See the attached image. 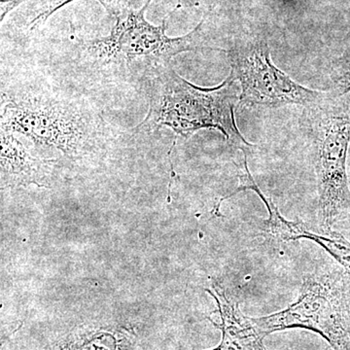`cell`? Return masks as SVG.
<instances>
[{"label": "cell", "mask_w": 350, "mask_h": 350, "mask_svg": "<svg viewBox=\"0 0 350 350\" xmlns=\"http://www.w3.org/2000/svg\"><path fill=\"white\" fill-rule=\"evenodd\" d=\"M227 53L231 75L241 88L239 105L248 107H308L325 96L295 82L273 64L268 43L262 39L241 41Z\"/></svg>", "instance_id": "obj_6"}, {"label": "cell", "mask_w": 350, "mask_h": 350, "mask_svg": "<svg viewBox=\"0 0 350 350\" xmlns=\"http://www.w3.org/2000/svg\"><path fill=\"white\" fill-rule=\"evenodd\" d=\"M75 0H49L43 8L39 11L38 16L33 18L31 23V29L33 31L39 25L45 24L46 21L49 19L53 14L56 13L57 10L68 5L70 2ZM98 2L105 7V10L109 15L114 17L115 19L121 17L124 14L131 10V4L133 0H98Z\"/></svg>", "instance_id": "obj_12"}, {"label": "cell", "mask_w": 350, "mask_h": 350, "mask_svg": "<svg viewBox=\"0 0 350 350\" xmlns=\"http://www.w3.org/2000/svg\"><path fill=\"white\" fill-rule=\"evenodd\" d=\"M349 183H350V179H349Z\"/></svg>", "instance_id": "obj_16"}, {"label": "cell", "mask_w": 350, "mask_h": 350, "mask_svg": "<svg viewBox=\"0 0 350 350\" xmlns=\"http://www.w3.org/2000/svg\"><path fill=\"white\" fill-rule=\"evenodd\" d=\"M2 107L1 131L21 135L40 148L81 161L105 150L107 123L82 101L48 96L8 98Z\"/></svg>", "instance_id": "obj_3"}, {"label": "cell", "mask_w": 350, "mask_h": 350, "mask_svg": "<svg viewBox=\"0 0 350 350\" xmlns=\"http://www.w3.org/2000/svg\"><path fill=\"white\" fill-rule=\"evenodd\" d=\"M239 186L232 195L223 198L222 200L228 199L238 194L243 191L251 190L259 196L260 199L264 202L265 206L268 208L269 217L262 221V234L275 243H288V241H299L300 234L306 224L301 221H290L285 219L278 211V206L271 198L267 197L262 192L261 189L253 179L247 165V154H243V165L239 167Z\"/></svg>", "instance_id": "obj_10"}, {"label": "cell", "mask_w": 350, "mask_h": 350, "mask_svg": "<svg viewBox=\"0 0 350 350\" xmlns=\"http://www.w3.org/2000/svg\"><path fill=\"white\" fill-rule=\"evenodd\" d=\"M57 160L32 155L16 135L1 131V186L50 187Z\"/></svg>", "instance_id": "obj_9"}, {"label": "cell", "mask_w": 350, "mask_h": 350, "mask_svg": "<svg viewBox=\"0 0 350 350\" xmlns=\"http://www.w3.org/2000/svg\"><path fill=\"white\" fill-rule=\"evenodd\" d=\"M140 86L149 109L137 131H155L167 126L187 139L200 130L215 129L243 154L254 147L237 126L234 109L241 100V88L231 73L218 86L202 88L184 79L169 64L154 69Z\"/></svg>", "instance_id": "obj_1"}, {"label": "cell", "mask_w": 350, "mask_h": 350, "mask_svg": "<svg viewBox=\"0 0 350 350\" xmlns=\"http://www.w3.org/2000/svg\"><path fill=\"white\" fill-rule=\"evenodd\" d=\"M207 293L216 301L220 323L213 321L221 331L217 347L207 350H267L264 335L257 328L252 317H246L234 296L221 283L213 282Z\"/></svg>", "instance_id": "obj_8"}, {"label": "cell", "mask_w": 350, "mask_h": 350, "mask_svg": "<svg viewBox=\"0 0 350 350\" xmlns=\"http://www.w3.org/2000/svg\"><path fill=\"white\" fill-rule=\"evenodd\" d=\"M301 129L312 147L319 189L321 231L332 228L350 211V183L347 163L350 144V96L326 93L305 107Z\"/></svg>", "instance_id": "obj_4"}, {"label": "cell", "mask_w": 350, "mask_h": 350, "mask_svg": "<svg viewBox=\"0 0 350 350\" xmlns=\"http://www.w3.org/2000/svg\"><path fill=\"white\" fill-rule=\"evenodd\" d=\"M344 220L347 222V228L350 230V211L347 213V215L345 216Z\"/></svg>", "instance_id": "obj_15"}, {"label": "cell", "mask_w": 350, "mask_h": 350, "mask_svg": "<svg viewBox=\"0 0 350 350\" xmlns=\"http://www.w3.org/2000/svg\"><path fill=\"white\" fill-rule=\"evenodd\" d=\"M25 1L27 0H0V22H3L9 13Z\"/></svg>", "instance_id": "obj_14"}, {"label": "cell", "mask_w": 350, "mask_h": 350, "mask_svg": "<svg viewBox=\"0 0 350 350\" xmlns=\"http://www.w3.org/2000/svg\"><path fill=\"white\" fill-rule=\"evenodd\" d=\"M142 327L128 317L105 313L55 323L36 337L19 333L8 350H157Z\"/></svg>", "instance_id": "obj_7"}, {"label": "cell", "mask_w": 350, "mask_h": 350, "mask_svg": "<svg viewBox=\"0 0 350 350\" xmlns=\"http://www.w3.org/2000/svg\"><path fill=\"white\" fill-rule=\"evenodd\" d=\"M300 239H308L319 244L338 262L345 273L350 275V241L342 234L333 230L317 234L310 231L306 226L301 232Z\"/></svg>", "instance_id": "obj_11"}, {"label": "cell", "mask_w": 350, "mask_h": 350, "mask_svg": "<svg viewBox=\"0 0 350 350\" xmlns=\"http://www.w3.org/2000/svg\"><path fill=\"white\" fill-rule=\"evenodd\" d=\"M334 94L345 96L350 93V49L334 59L331 66Z\"/></svg>", "instance_id": "obj_13"}, {"label": "cell", "mask_w": 350, "mask_h": 350, "mask_svg": "<svg viewBox=\"0 0 350 350\" xmlns=\"http://www.w3.org/2000/svg\"><path fill=\"white\" fill-rule=\"evenodd\" d=\"M252 319L265 337L305 329L319 334L334 350H350V275L342 268L308 273L298 300L280 312Z\"/></svg>", "instance_id": "obj_5"}, {"label": "cell", "mask_w": 350, "mask_h": 350, "mask_svg": "<svg viewBox=\"0 0 350 350\" xmlns=\"http://www.w3.org/2000/svg\"><path fill=\"white\" fill-rule=\"evenodd\" d=\"M152 1L148 0L139 10L131 9L117 18L108 36L83 44L82 62L100 75L140 85L154 69L170 64L181 53L202 50L225 52L206 45L202 21L185 36H167L165 31L169 17L160 25H152L145 18Z\"/></svg>", "instance_id": "obj_2"}]
</instances>
